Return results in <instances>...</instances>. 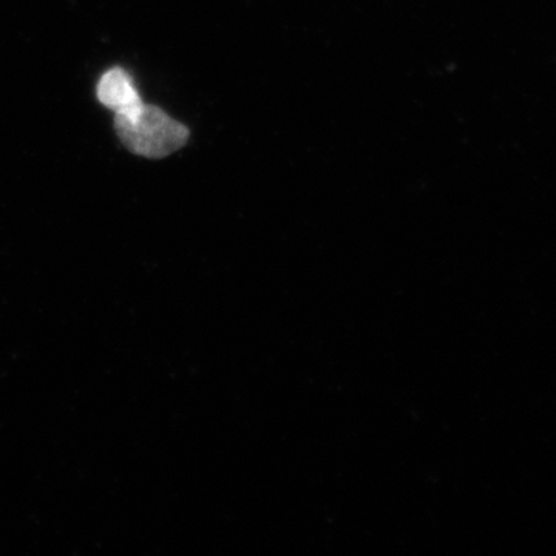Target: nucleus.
Returning <instances> with one entry per match:
<instances>
[{
    "mask_svg": "<svg viewBox=\"0 0 556 556\" xmlns=\"http://www.w3.org/2000/svg\"><path fill=\"white\" fill-rule=\"evenodd\" d=\"M115 130L131 153L159 160L177 152L188 142V127L155 105H142L134 116L115 115Z\"/></svg>",
    "mask_w": 556,
    "mask_h": 556,
    "instance_id": "f257e3e1",
    "label": "nucleus"
},
{
    "mask_svg": "<svg viewBox=\"0 0 556 556\" xmlns=\"http://www.w3.org/2000/svg\"><path fill=\"white\" fill-rule=\"evenodd\" d=\"M97 93L101 104L118 116L129 118L144 105L139 98L134 79L126 70L121 67L110 68L101 76Z\"/></svg>",
    "mask_w": 556,
    "mask_h": 556,
    "instance_id": "f03ea898",
    "label": "nucleus"
}]
</instances>
